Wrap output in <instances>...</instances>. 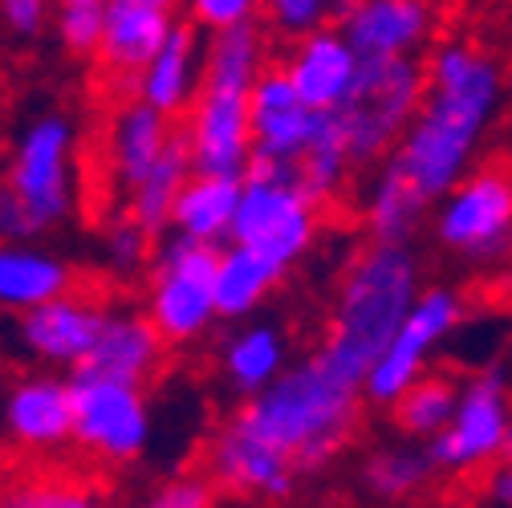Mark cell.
<instances>
[{
    "instance_id": "cell-1",
    "label": "cell",
    "mask_w": 512,
    "mask_h": 508,
    "mask_svg": "<svg viewBox=\"0 0 512 508\" xmlns=\"http://www.w3.org/2000/svg\"><path fill=\"white\" fill-rule=\"evenodd\" d=\"M508 102V70L472 41H443L427 57V98L387 163L435 208L472 171L484 135Z\"/></svg>"
},
{
    "instance_id": "cell-2",
    "label": "cell",
    "mask_w": 512,
    "mask_h": 508,
    "mask_svg": "<svg viewBox=\"0 0 512 508\" xmlns=\"http://www.w3.org/2000/svg\"><path fill=\"white\" fill-rule=\"evenodd\" d=\"M358 399V383L338 374L322 354H309L285 366L265 391L248 395L232 419L289 456L297 472H317L350 443Z\"/></svg>"
},
{
    "instance_id": "cell-3",
    "label": "cell",
    "mask_w": 512,
    "mask_h": 508,
    "mask_svg": "<svg viewBox=\"0 0 512 508\" xmlns=\"http://www.w3.org/2000/svg\"><path fill=\"white\" fill-rule=\"evenodd\" d=\"M419 293L423 281L411 244H387V240L366 244L342 273L330 330L317 354L362 387L370 366L387 350L411 305L419 301Z\"/></svg>"
},
{
    "instance_id": "cell-4",
    "label": "cell",
    "mask_w": 512,
    "mask_h": 508,
    "mask_svg": "<svg viewBox=\"0 0 512 508\" xmlns=\"http://www.w3.org/2000/svg\"><path fill=\"white\" fill-rule=\"evenodd\" d=\"M423 98H427V66H419L415 57L362 61L354 90L334 110L342 139L354 155V167L387 159L407 135V126L415 122Z\"/></svg>"
},
{
    "instance_id": "cell-5",
    "label": "cell",
    "mask_w": 512,
    "mask_h": 508,
    "mask_svg": "<svg viewBox=\"0 0 512 508\" xmlns=\"http://www.w3.org/2000/svg\"><path fill=\"white\" fill-rule=\"evenodd\" d=\"M216 265L220 244H204L179 232L155 240V257L147 269V313L167 338V346L200 342L220 317Z\"/></svg>"
},
{
    "instance_id": "cell-6",
    "label": "cell",
    "mask_w": 512,
    "mask_h": 508,
    "mask_svg": "<svg viewBox=\"0 0 512 508\" xmlns=\"http://www.w3.org/2000/svg\"><path fill=\"white\" fill-rule=\"evenodd\" d=\"M435 240L472 265H500L512 252V171L504 163L472 167L435 204Z\"/></svg>"
},
{
    "instance_id": "cell-7",
    "label": "cell",
    "mask_w": 512,
    "mask_h": 508,
    "mask_svg": "<svg viewBox=\"0 0 512 508\" xmlns=\"http://www.w3.org/2000/svg\"><path fill=\"white\" fill-rule=\"evenodd\" d=\"M322 232V204L301 183L277 175H244V192L232 224V240L269 257L281 273H289Z\"/></svg>"
},
{
    "instance_id": "cell-8",
    "label": "cell",
    "mask_w": 512,
    "mask_h": 508,
    "mask_svg": "<svg viewBox=\"0 0 512 508\" xmlns=\"http://www.w3.org/2000/svg\"><path fill=\"white\" fill-rule=\"evenodd\" d=\"M74 443L106 464H131L151 443V407L139 383H122L110 374L74 370Z\"/></svg>"
},
{
    "instance_id": "cell-9",
    "label": "cell",
    "mask_w": 512,
    "mask_h": 508,
    "mask_svg": "<svg viewBox=\"0 0 512 508\" xmlns=\"http://www.w3.org/2000/svg\"><path fill=\"white\" fill-rule=\"evenodd\" d=\"M74 147L78 126L66 114H41L25 126L9 163V183L33 220V232L66 224L74 212Z\"/></svg>"
},
{
    "instance_id": "cell-10",
    "label": "cell",
    "mask_w": 512,
    "mask_h": 508,
    "mask_svg": "<svg viewBox=\"0 0 512 508\" xmlns=\"http://www.w3.org/2000/svg\"><path fill=\"white\" fill-rule=\"evenodd\" d=\"M464 297L447 285H431L419 293V301L411 305V313L403 317V326L395 330V338L387 342V350L378 354V362L370 366L362 395L374 407H395L399 395L419 383L427 374L435 350L464 326Z\"/></svg>"
},
{
    "instance_id": "cell-11",
    "label": "cell",
    "mask_w": 512,
    "mask_h": 508,
    "mask_svg": "<svg viewBox=\"0 0 512 508\" xmlns=\"http://www.w3.org/2000/svg\"><path fill=\"white\" fill-rule=\"evenodd\" d=\"M508 435H512V391H508V374L500 366H488L472 374L460 387L456 415L431 443V456L439 472H476L492 468L508 452Z\"/></svg>"
},
{
    "instance_id": "cell-12",
    "label": "cell",
    "mask_w": 512,
    "mask_h": 508,
    "mask_svg": "<svg viewBox=\"0 0 512 508\" xmlns=\"http://www.w3.org/2000/svg\"><path fill=\"white\" fill-rule=\"evenodd\" d=\"M330 110H313L297 86L289 82L285 66H269L252 86V139L256 155L252 167L256 175H277L301 183V155L309 143L322 135Z\"/></svg>"
},
{
    "instance_id": "cell-13",
    "label": "cell",
    "mask_w": 512,
    "mask_h": 508,
    "mask_svg": "<svg viewBox=\"0 0 512 508\" xmlns=\"http://www.w3.org/2000/svg\"><path fill=\"white\" fill-rule=\"evenodd\" d=\"M183 143L191 151V167L196 171L244 179L252 167V155H256L252 90L204 82L191 110L183 114Z\"/></svg>"
},
{
    "instance_id": "cell-14",
    "label": "cell",
    "mask_w": 512,
    "mask_h": 508,
    "mask_svg": "<svg viewBox=\"0 0 512 508\" xmlns=\"http://www.w3.org/2000/svg\"><path fill=\"white\" fill-rule=\"evenodd\" d=\"M179 135H183V126L171 114L143 102L139 94L114 106V114L106 122L102 151H106V179L118 192V200H126V192L159 167V159L171 151V143Z\"/></svg>"
},
{
    "instance_id": "cell-15",
    "label": "cell",
    "mask_w": 512,
    "mask_h": 508,
    "mask_svg": "<svg viewBox=\"0 0 512 508\" xmlns=\"http://www.w3.org/2000/svg\"><path fill=\"white\" fill-rule=\"evenodd\" d=\"M208 472L216 484L232 492H248L261 500H285L297 488V468L289 456H281L273 443L252 435L244 423L228 419L212 443H208Z\"/></svg>"
},
{
    "instance_id": "cell-16",
    "label": "cell",
    "mask_w": 512,
    "mask_h": 508,
    "mask_svg": "<svg viewBox=\"0 0 512 508\" xmlns=\"http://www.w3.org/2000/svg\"><path fill=\"white\" fill-rule=\"evenodd\" d=\"M106 313L102 305H94L90 297L78 293H61L37 309L21 313V346L49 366H82L106 326Z\"/></svg>"
},
{
    "instance_id": "cell-17",
    "label": "cell",
    "mask_w": 512,
    "mask_h": 508,
    "mask_svg": "<svg viewBox=\"0 0 512 508\" xmlns=\"http://www.w3.org/2000/svg\"><path fill=\"white\" fill-rule=\"evenodd\" d=\"M358 70L362 53L350 45L342 25H322L305 37H293L285 53V74L313 110H338L354 90Z\"/></svg>"
},
{
    "instance_id": "cell-18",
    "label": "cell",
    "mask_w": 512,
    "mask_h": 508,
    "mask_svg": "<svg viewBox=\"0 0 512 508\" xmlns=\"http://www.w3.org/2000/svg\"><path fill=\"white\" fill-rule=\"evenodd\" d=\"M175 25H179L175 9H159V5H147V0H110L98 66L106 70V78H114L118 86L135 94L139 74L163 49V41L171 37Z\"/></svg>"
},
{
    "instance_id": "cell-19",
    "label": "cell",
    "mask_w": 512,
    "mask_h": 508,
    "mask_svg": "<svg viewBox=\"0 0 512 508\" xmlns=\"http://www.w3.org/2000/svg\"><path fill=\"white\" fill-rule=\"evenodd\" d=\"M5 431L25 452H57L74 443V391L66 378H21L5 395Z\"/></svg>"
},
{
    "instance_id": "cell-20",
    "label": "cell",
    "mask_w": 512,
    "mask_h": 508,
    "mask_svg": "<svg viewBox=\"0 0 512 508\" xmlns=\"http://www.w3.org/2000/svg\"><path fill=\"white\" fill-rule=\"evenodd\" d=\"M362 61L415 57L431 37V5L423 0H358L338 21Z\"/></svg>"
},
{
    "instance_id": "cell-21",
    "label": "cell",
    "mask_w": 512,
    "mask_h": 508,
    "mask_svg": "<svg viewBox=\"0 0 512 508\" xmlns=\"http://www.w3.org/2000/svg\"><path fill=\"white\" fill-rule=\"evenodd\" d=\"M163 350H167V338L151 322V313L114 309V313H106V326H102L90 358L82 362V370L147 387V378H155V370L163 366Z\"/></svg>"
},
{
    "instance_id": "cell-22",
    "label": "cell",
    "mask_w": 512,
    "mask_h": 508,
    "mask_svg": "<svg viewBox=\"0 0 512 508\" xmlns=\"http://www.w3.org/2000/svg\"><path fill=\"white\" fill-rule=\"evenodd\" d=\"M204 49L200 45V29L196 25H175L171 37L163 41V49L147 61V70L135 82V94L143 102H151L155 110L179 118L191 110L200 86H204Z\"/></svg>"
},
{
    "instance_id": "cell-23",
    "label": "cell",
    "mask_w": 512,
    "mask_h": 508,
    "mask_svg": "<svg viewBox=\"0 0 512 508\" xmlns=\"http://www.w3.org/2000/svg\"><path fill=\"white\" fill-rule=\"evenodd\" d=\"M61 293H74V269L49 248L25 240L0 244V309H37Z\"/></svg>"
},
{
    "instance_id": "cell-24",
    "label": "cell",
    "mask_w": 512,
    "mask_h": 508,
    "mask_svg": "<svg viewBox=\"0 0 512 508\" xmlns=\"http://www.w3.org/2000/svg\"><path fill=\"white\" fill-rule=\"evenodd\" d=\"M240 192H244V179H236V175L191 171V179L183 183V192L175 200V212H171V232L204 240V244L232 240Z\"/></svg>"
},
{
    "instance_id": "cell-25",
    "label": "cell",
    "mask_w": 512,
    "mask_h": 508,
    "mask_svg": "<svg viewBox=\"0 0 512 508\" xmlns=\"http://www.w3.org/2000/svg\"><path fill=\"white\" fill-rule=\"evenodd\" d=\"M281 277L285 273L269 257H261V252H252V248L232 240L228 248H220V265H216V309H220V317L224 322H240V317L256 313L269 301V293L277 289Z\"/></svg>"
},
{
    "instance_id": "cell-26",
    "label": "cell",
    "mask_w": 512,
    "mask_h": 508,
    "mask_svg": "<svg viewBox=\"0 0 512 508\" xmlns=\"http://www.w3.org/2000/svg\"><path fill=\"white\" fill-rule=\"evenodd\" d=\"M285 366H289V342L269 322H252L220 346V370L240 395L265 391Z\"/></svg>"
},
{
    "instance_id": "cell-27",
    "label": "cell",
    "mask_w": 512,
    "mask_h": 508,
    "mask_svg": "<svg viewBox=\"0 0 512 508\" xmlns=\"http://www.w3.org/2000/svg\"><path fill=\"white\" fill-rule=\"evenodd\" d=\"M427 200L415 192V187L382 159V167L374 171L370 187H366V228L374 240L387 244H411V236L419 232L423 216H427Z\"/></svg>"
},
{
    "instance_id": "cell-28",
    "label": "cell",
    "mask_w": 512,
    "mask_h": 508,
    "mask_svg": "<svg viewBox=\"0 0 512 508\" xmlns=\"http://www.w3.org/2000/svg\"><path fill=\"white\" fill-rule=\"evenodd\" d=\"M191 151H187V143H183V135L171 143V151L159 159V167L147 175V179H139L131 192H126V200H122V212L131 216L135 224H143L151 236H163L167 228H171V212H175V200H179V192H183V183L191 179Z\"/></svg>"
},
{
    "instance_id": "cell-29",
    "label": "cell",
    "mask_w": 512,
    "mask_h": 508,
    "mask_svg": "<svg viewBox=\"0 0 512 508\" xmlns=\"http://www.w3.org/2000/svg\"><path fill=\"white\" fill-rule=\"evenodd\" d=\"M439 472L435 456H431V443H415L411 435L403 443H387L366 456V468H362V480L366 488L378 496V500H407L415 496L419 488H427V480Z\"/></svg>"
},
{
    "instance_id": "cell-30",
    "label": "cell",
    "mask_w": 512,
    "mask_h": 508,
    "mask_svg": "<svg viewBox=\"0 0 512 508\" xmlns=\"http://www.w3.org/2000/svg\"><path fill=\"white\" fill-rule=\"evenodd\" d=\"M269 70L265 57V33L256 25H240L228 33H212L204 49V82H224V86H244L252 90L256 78Z\"/></svg>"
},
{
    "instance_id": "cell-31",
    "label": "cell",
    "mask_w": 512,
    "mask_h": 508,
    "mask_svg": "<svg viewBox=\"0 0 512 508\" xmlns=\"http://www.w3.org/2000/svg\"><path fill=\"white\" fill-rule=\"evenodd\" d=\"M456 403H460V387H456V378H447V374H423L419 383H411L399 403L391 407L395 411V423L403 435L411 439H435L447 423H452L456 415Z\"/></svg>"
},
{
    "instance_id": "cell-32",
    "label": "cell",
    "mask_w": 512,
    "mask_h": 508,
    "mask_svg": "<svg viewBox=\"0 0 512 508\" xmlns=\"http://www.w3.org/2000/svg\"><path fill=\"white\" fill-rule=\"evenodd\" d=\"M354 167V155L342 139V126L334 118V110L326 114V126H322V135H317L309 143V151L301 155V187L317 200V204H330L338 192H342V183Z\"/></svg>"
},
{
    "instance_id": "cell-33",
    "label": "cell",
    "mask_w": 512,
    "mask_h": 508,
    "mask_svg": "<svg viewBox=\"0 0 512 508\" xmlns=\"http://www.w3.org/2000/svg\"><path fill=\"white\" fill-rule=\"evenodd\" d=\"M102 248H106V265L122 277H135L143 269H151V257H155V236L135 224L131 216H114L102 232Z\"/></svg>"
},
{
    "instance_id": "cell-34",
    "label": "cell",
    "mask_w": 512,
    "mask_h": 508,
    "mask_svg": "<svg viewBox=\"0 0 512 508\" xmlns=\"http://www.w3.org/2000/svg\"><path fill=\"white\" fill-rule=\"evenodd\" d=\"M358 0H265V21L281 33V37H305L313 29L330 25V17H346Z\"/></svg>"
},
{
    "instance_id": "cell-35",
    "label": "cell",
    "mask_w": 512,
    "mask_h": 508,
    "mask_svg": "<svg viewBox=\"0 0 512 508\" xmlns=\"http://www.w3.org/2000/svg\"><path fill=\"white\" fill-rule=\"evenodd\" d=\"M0 508H106V500L74 480H25L0 496Z\"/></svg>"
},
{
    "instance_id": "cell-36",
    "label": "cell",
    "mask_w": 512,
    "mask_h": 508,
    "mask_svg": "<svg viewBox=\"0 0 512 508\" xmlns=\"http://www.w3.org/2000/svg\"><path fill=\"white\" fill-rule=\"evenodd\" d=\"M106 5L110 0H82V5H57V41L78 57H98L106 33Z\"/></svg>"
},
{
    "instance_id": "cell-37",
    "label": "cell",
    "mask_w": 512,
    "mask_h": 508,
    "mask_svg": "<svg viewBox=\"0 0 512 508\" xmlns=\"http://www.w3.org/2000/svg\"><path fill=\"white\" fill-rule=\"evenodd\" d=\"M183 13L196 29L228 33L240 25H256V17L265 13V0H183Z\"/></svg>"
},
{
    "instance_id": "cell-38",
    "label": "cell",
    "mask_w": 512,
    "mask_h": 508,
    "mask_svg": "<svg viewBox=\"0 0 512 508\" xmlns=\"http://www.w3.org/2000/svg\"><path fill=\"white\" fill-rule=\"evenodd\" d=\"M135 508H216V484L212 476H175Z\"/></svg>"
},
{
    "instance_id": "cell-39",
    "label": "cell",
    "mask_w": 512,
    "mask_h": 508,
    "mask_svg": "<svg viewBox=\"0 0 512 508\" xmlns=\"http://www.w3.org/2000/svg\"><path fill=\"white\" fill-rule=\"evenodd\" d=\"M53 0H0V21L17 37H37L49 25Z\"/></svg>"
},
{
    "instance_id": "cell-40",
    "label": "cell",
    "mask_w": 512,
    "mask_h": 508,
    "mask_svg": "<svg viewBox=\"0 0 512 508\" xmlns=\"http://www.w3.org/2000/svg\"><path fill=\"white\" fill-rule=\"evenodd\" d=\"M25 236H37L33 220H29L21 196L13 192V183L0 179V244H5V240H25Z\"/></svg>"
},
{
    "instance_id": "cell-41",
    "label": "cell",
    "mask_w": 512,
    "mask_h": 508,
    "mask_svg": "<svg viewBox=\"0 0 512 508\" xmlns=\"http://www.w3.org/2000/svg\"><path fill=\"white\" fill-rule=\"evenodd\" d=\"M480 500H484V508H512V456H500L488 468V476L480 484Z\"/></svg>"
},
{
    "instance_id": "cell-42",
    "label": "cell",
    "mask_w": 512,
    "mask_h": 508,
    "mask_svg": "<svg viewBox=\"0 0 512 508\" xmlns=\"http://www.w3.org/2000/svg\"><path fill=\"white\" fill-rule=\"evenodd\" d=\"M147 5H159V9H179V0H147Z\"/></svg>"
},
{
    "instance_id": "cell-43",
    "label": "cell",
    "mask_w": 512,
    "mask_h": 508,
    "mask_svg": "<svg viewBox=\"0 0 512 508\" xmlns=\"http://www.w3.org/2000/svg\"><path fill=\"white\" fill-rule=\"evenodd\" d=\"M57 5H82V0H57Z\"/></svg>"
},
{
    "instance_id": "cell-44",
    "label": "cell",
    "mask_w": 512,
    "mask_h": 508,
    "mask_svg": "<svg viewBox=\"0 0 512 508\" xmlns=\"http://www.w3.org/2000/svg\"><path fill=\"white\" fill-rule=\"evenodd\" d=\"M423 5H431V9H435V5H443V0H423Z\"/></svg>"
},
{
    "instance_id": "cell-45",
    "label": "cell",
    "mask_w": 512,
    "mask_h": 508,
    "mask_svg": "<svg viewBox=\"0 0 512 508\" xmlns=\"http://www.w3.org/2000/svg\"><path fill=\"white\" fill-rule=\"evenodd\" d=\"M504 456H512V435H508V452H504Z\"/></svg>"
}]
</instances>
